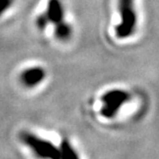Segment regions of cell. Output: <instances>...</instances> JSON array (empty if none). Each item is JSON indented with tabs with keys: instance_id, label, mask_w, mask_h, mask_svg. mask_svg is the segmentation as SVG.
I'll return each mask as SVG.
<instances>
[{
	"instance_id": "cell-1",
	"label": "cell",
	"mask_w": 159,
	"mask_h": 159,
	"mask_svg": "<svg viewBox=\"0 0 159 159\" xmlns=\"http://www.w3.org/2000/svg\"><path fill=\"white\" fill-rule=\"evenodd\" d=\"M136 0H118V12L120 22L115 28L119 39H126L133 36L138 28V12L134 7Z\"/></svg>"
},
{
	"instance_id": "cell-2",
	"label": "cell",
	"mask_w": 159,
	"mask_h": 159,
	"mask_svg": "<svg viewBox=\"0 0 159 159\" xmlns=\"http://www.w3.org/2000/svg\"><path fill=\"white\" fill-rule=\"evenodd\" d=\"M130 100V94L123 89H111L102 97V113L106 117H112Z\"/></svg>"
},
{
	"instance_id": "cell-3",
	"label": "cell",
	"mask_w": 159,
	"mask_h": 159,
	"mask_svg": "<svg viewBox=\"0 0 159 159\" xmlns=\"http://www.w3.org/2000/svg\"><path fill=\"white\" fill-rule=\"evenodd\" d=\"M45 70L40 66H34L25 69L22 72L20 79L25 86L33 87L38 85L45 78Z\"/></svg>"
},
{
	"instance_id": "cell-4",
	"label": "cell",
	"mask_w": 159,
	"mask_h": 159,
	"mask_svg": "<svg viewBox=\"0 0 159 159\" xmlns=\"http://www.w3.org/2000/svg\"><path fill=\"white\" fill-rule=\"evenodd\" d=\"M49 23L53 25L65 20V9L61 0H48L47 9L44 11Z\"/></svg>"
},
{
	"instance_id": "cell-5",
	"label": "cell",
	"mask_w": 159,
	"mask_h": 159,
	"mask_svg": "<svg viewBox=\"0 0 159 159\" xmlns=\"http://www.w3.org/2000/svg\"><path fill=\"white\" fill-rule=\"evenodd\" d=\"M55 36L60 41H68L73 34V28L65 20L55 25Z\"/></svg>"
},
{
	"instance_id": "cell-6",
	"label": "cell",
	"mask_w": 159,
	"mask_h": 159,
	"mask_svg": "<svg viewBox=\"0 0 159 159\" xmlns=\"http://www.w3.org/2000/svg\"><path fill=\"white\" fill-rule=\"evenodd\" d=\"M48 24H49V22H48V19H47V16L45 15V12H43V13H41V15H39L38 16H37L36 26L38 27V29L44 30Z\"/></svg>"
},
{
	"instance_id": "cell-7",
	"label": "cell",
	"mask_w": 159,
	"mask_h": 159,
	"mask_svg": "<svg viewBox=\"0 0 159 159\" xmlns=\"http://www.w3.org/2000/svg\"><path fill=\"white\" fill-rule=\"evenodd\" d=\"M12 3L13 0H0V16H2L5 11L11 8Z\"/></svg>"
}]
</instances>
